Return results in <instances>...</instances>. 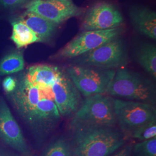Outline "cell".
<instances>
[{
	"mask_svg": "<svg viewBox=\"0 0 156 156\" xmlns=\"http://www.w3.org/2000/svg\"><path fill=\"white\" fill-rule=\"evenodd\" d=\"M130 137L145 141L156 137V120L147 123L136 129L131 134Z\"/></svg>",
	"mask_w": 156,
	"mask_h": 156,
	"instance_id": "20",
	"label": "cell"
},
{
	"mask_svg": "<svg viewBox=\"0 0 156 156\" xmlns=\"http://www.w3.org/2000/svg\"><path fill=\"white\" fill-rule=\"evenodd\" d=\"M128 52L123 40L118 37L78 57L76 65L114 69L126 66Z\"/></svg>",
	"mask_w": 156,
	"mask_h": 156,
	"instance_id": "6",
	"label": "cell"
},
{
	"mask_svg": "<svg viewBox=\"0 0 156 156\" xmlns=\"http://www.w3.org/2000/svg\"><path fill=\"white\" fill-rule=\"evenodd\" d=\"M131 154L133 156H156V137L135 144Z\"/></svg>",
	"mask_w": 156,
	"mask_h": 156,
	"instance_id": "19",
	"label": "cell"
},
{
	"mask_svg": "<svg viewBox=\"0 0 156 156\" xmlns=\"http://www.w3.org/2000/svg\"><path fill=\"white\" fill-rule=\"evenodd\" d=\"M129 15L134 28L140 33L152 39L156 38V13L142 6H134Z\"/></svg>",
	"mask_w": 156,
	"mask_h": 156,
	"instance_id": "12",
	"label": "cell"
},
{
	"mask_svg": "<svg viewBox=\"0 0 156 156\" xmlns=\"http://www.w3.org/2000/svg\"><path fill=\"white\" fill-rule=\"evenodd\" d=\"M37 35L39 41L48 42L55 35L58 25L30 12H25L19 19Z\"/></svg>",
	"mask_w": 156,
	"mask_h": 156,
	"instance_id": "13",
	"label": "cell"
},
{
	"mask_svg": "<svg viewBox=\"0 0 156 156\" xmlns=\"http://www.w3.org/2000/svg\"><path fill=\"white\" fill-rule=\"evenodd\" d=\"M16 79L12 76L6 77L2 82L3 89L5 91L6 93L9 94L12 93L16 86Z\"/></svg>",
	"mask_w": 156,
	"mask_h": 156,
	"instance_id": "22",
	"label": "cell"
},
{
	"mask_svg": "<svg viewBox=\"0 0 156 156\" xmlns=\"http://www.w3.org/2000/svg\"><path fill=\"white\" fill-rule=\"evenodd\" d=\"M71 123L115 127L117 122L114 111L113 98L105 94L86 97L74 113Z\"/></svg>",
	"mask_w": 156,
	"mask_h": 156,
	"instance_id": "4",
	"label": "cell"
},
{
	"mask_svg": "<svg viewBox=\"0 0 156 156\" xmlns=\"http://www.w3.org/2000/svg\"><path fill=\"white\" fill-rule=\"evenodd\" d=\"M68 75L84 97L104 94L116 71L75 65L67 69Z\"/></svg>",
	"mask_w": 156,
	"mask_h": 156,
	"instance_id": "5",
	"label": "cell"
},
{
	"mask_svg": "<svg viewBox=\"0 0 156 156\" xmlns=\"http://www.w3.org/2000/svg\"><path fill=\"white\" fill-rule=\"evenodd\" d=\"M0 138L6 145L22 156H31V151L21 129L2 98H0Z\"/></svg>",
	"mask_w": 156,
	"mask_h": 156,
	"instance_id": "10",
	"label": "cell"
},
{
	"mask_svg": "<svg viewBox=\"0 0 156 156\" xmlns=\"http://www.w3.org/2000/svg\"><path fill=\"white\" fill-rule=\"evenodd\" d=\"M113 106L117 124L126 138L140 127L156 120V107L151 104L113 98Z\"/></svg>",
	"mask_w": 156,
	"mask_h": 156,
	"instance_id": "3",
	"label": "cell"
},
{
	"mask_svg": "<svg viewBox=\"0 0 156 156\" xmlns=\"http://www.w3.org/2000/svg\"><path fill=\"white\" fill-rule=\"evenodd\" d=\"M0 156H19L0 146Z\"/></svg>",
	"mask_w": 156,
	"mask_h": 156,
	"instance_id": "24",
	"label": "cell"
},
{
	"mask_svg": "<svg viewBox=\"0 0 156 156\" xmlns=\"http://www.w3.org/2000/svg\"><path fill=\"white\" fill-rule=\"evenodd\" d=\"M43 156H74L72 146L67 140L60 138L55 140L45 150Z\"/></svg>",
	"mask_w": 156,
	"mask_h": 156,
	"instance_id": "18",
	"label": "cell"
},
{
	"mask_svg": "<svg viewBox=\"0 0 156 156\" xmlns=\"http://www.w3.org/2000/svg\"><path fill=\"white\" fill-rule=\"evenodd\" d=\"M123 21L122 13L115 6L102 1L92 6L87 11L82 27L84 31L105 30L119 27Z\"/></svg>",
	"mask_w": 156,
	"mask_h": 156,
	"instance_id": "9",
	"label": "cell"
},
{
	"mask_svg": "<svg viewBox=\"0 0 156 156\" xmlns=\"http://www.w3.org/2000/svg\"><path fill=\"white\" fill-rule=\"evenodd\" d=\"M51 89L61 116H68L77 111L80 106V95L68 75L62 73Z\"/></svg>",
	"mask_w": 156,
	"mask_h": 156,
	"instance_id": "11",
	"label": "cell"
},
{
	"mask_svg": "<svg viewBox=\"0 0 156 156\" xmlns=\"http://www.w3.org/2000/svg\"><path fill=\"white\" fill-rule=\"evenodd\" d=\"M133 146L131 145L124 146L122 149L118 151L113 156H131Z\"/></svg>",
	"mask_w": 156,
	"mask_h": 156,
	"instance_id": "23",
	"label": "cell"
},
{
	"mask_svg": "<svg viewBox=\"0 0 156 156\" xmlns=\"http://www.w3.org/2000/svg\"><path fill=\"white\" fill-rule=\"evenodd\" d=\"M105 94L116 99L156 105L155 84L139 73L127 68L117 69Z\"/></svg>",
	"mask_w": 156,
	"mask_h": 156,
	"instance_id": "2",
	"label": "cell"
},
{
	"mask_svg": "<svg viewBox=\"0 0 156 156\" xmlns=\"http://www.w3.org/2000/svg\"><path fill=\"white\" fill-rule=\"evenodd\" d=\"M136 59L140 66L156 80V45L149 43L143 44L137 51Z\"/></svg>",
	"mask_w": 156,
	"mask_h": 156,
	"instance_id": "16",
	"label": "cell"
},
{
	"mask_svg": "<svg viewBox=\"0 0 156 156\" xmlns=\"http://www.w3.org/2000/svg\"><path fill=\"white\" fill-rule=\"evenodd\" d=\"M74 156H109L122 147L126 138L115 127L71 123Z\"/></svg>",
	"mask_w": 156,
	"mask_h": 156,
	"instance_id": "1",
	"label": "cell"
},
{
	"mask_svg": "<svg viewBox=\"0 0 156 156\" xmlns=\"http://www.w3.org/2000/svg\"><path fill=\"white\" fill-rule=\"evenodd\" d=\"M122 32L120 27L105 30L85 31L72 39L53 57L57 59L78 57L119 37Z\"/></svg>",
	"mask_w": 156,
	"mask_h": 156,
	"instance_id": "7",
	"label": "cell"
},
{
	"mask_svg": "<svg viewBox=\"0 0 156 156\" xmlns=\"http://www.w3.org/2000/svg\"><path fill=\"white\" fill-rule=\"evenodd\" d=\"M30 0H0L1 5L7 9H15L27 4Z\"/></svg>",
	"mask_w": 156,
	"mask_h": 156,
	"instance_id": "21",
	"label": "cell"
},
{
	"mask_svg": "<svg viewBox=\"0 0 156 156\" xmlns=\"http://www.w3.org/2000/svg\"><path fill=\"white\" fill-rule=\"evenodd\" d=\"M63 73L58 68L46 64L29 67L23 76L29 82L42 86H52Z\"/></svg>",
	"mask_w": 156,
	"mask_h": 156,
	"instance_id": "14",
	"label": "cell"
},
{
	"mask_svg": "<svg viewBox=\"0 0 156 156\" xmlns=\"http://www.w3.org/2000/svg\"><path fill=\"white\" fill-rule=\"evenodd\" d=\"M25 7L27 11L36 13L58 26L83 13V9L73 0H31Z\"/></svg>",
	"mask_w": 156,
	"mask_h": 156,
	"instance_id": "8",
	"label": "cell"
},
{
	"mask_svg": "<svg viewBox=\"0 0 156 156\" xmlns=\"http://www.w3.org/2000/svg\"><path fill=\"white\" fill-rule=\"evenodd\" d=\"M12 25V34L11 39L18 49L40 42L37 35L20 20L13 22Z\"/></svg>",
	"mask_w": 156,
	"mask_h": 156,
	"instance_id": "15",
	"label": "cell"
},
{
	"mask_svg": "<svg viewBox=\"0 0 156 156\" xmlns=\"http://www.w3.org/2000/svg\"><path fill=\"white\" fill-rule=\"evenodd\" d=\"M24 67L22 51H15L4 56L0 61V75L19 73Z\"/></svg>",
	"mask_w": 156,
	"mask_h": 156,
	"instance_id": "17",
	"label": "cell"
}]
</instances>
